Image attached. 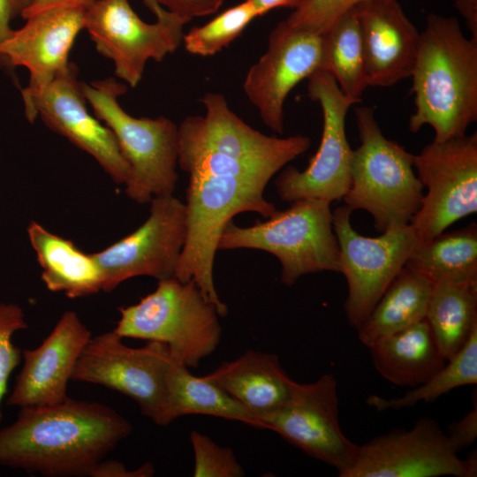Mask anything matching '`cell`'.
I'll list each match as a JSON object with an SVG mask.
<instances>
[{
  "label": "cell",
  "instance_id": "cell-28",
  "mask_svg": "<svg viewBox=\"0 0 477 477\" xmlns=\"http://www.w3.org/2000/svg\"><path fill=\"white\" fill-rule=\"evenodd\" d=\"M425 319L442 354L450 360L477 328V283H434Z\"/></svg>",
  "mask_w": 477,
  "mask_h": 477
},
{
  "label": "cell",
  "instance_id": "cell-35",
  "mask_svg": "<svg viewBox=\"0 0 477 477\" xmlns=\"http://www.w3.org/2000/svg\"><path fill=\"white\" fill-rule=\"evenodd\" d=\"M166 11L186 24L194 18L215 13L223 0H156Z\"/></svg>",
  "mask_w": 477,
  "mask_h": 477
},
{
  "label": "cell",
  "instance_id": "cell-34",
  "mask_svg": "<svg viewBox=\"0 0 477 477\" xmlns=\"http://www.w3.org/2000/svg\"><path fill=\"white\" fill-rule=\"evenodd\" d=\"M367 0H307L284 20L289 26L322 34L343 13Z\"/></svg>",
  "mask_w": 477,
  "mask_h": 477
},
{
  "label": "cell",
  "instance_id": "cell-22",
  "mask_svg": "<svg viewBox=\"0 0 477 477\" xmlns=\"http://www.w3.org/2000/svg\"><path fill=\"white\" fill-rule=\"evenodd\" d=\"M204 377L238 401L257 420L285 403L293 383L276 354L254 350L223 362Z\"/></svg>",
  "mask_w": 477,
  "mask_h": 477
},
{
  "label": "cell",
  "instance_id": "cell-29",
  "mask_svg": "<svg viewBox=\"0 0 477 477\" xmlns=\"http://www.w3.org/2000/svg\"><path fill=\"white\" fill-rule=\"evenodd\" d=\"M323 71L335 79L344 96L354 104L368 87L361 37L353 8L339 16L322 34Z\"/></svg>",
  "mask_w": 477,
  "mask_h": 477
},
{
  "label": "cell",
  "instance_id": "cell-23",
  "mask_svg": "<svg viewBox=\"0 0 477 477\" xmlns=\"http://www.w3.org/2000/svg\"><path fill=\"white\" fill-rule=\"evenodd\" d=\"M369 349L377 372L398 386H420L447 362L426 319L380 339Z\"/></svg>",
  "mask_w": 477,
  "mask_h": 477
},
{
  "label": "cell",
  "instance_id": "cell-14",
  "mask_svg": "<svg viewBox=\"0 0 477 477\" xmlns=\"http://www.w3.org/2000/svg\"><path fill=\"white\" fill-rule=\"evenodd\" d=\"M182 22L172 13L144 22L128 0H95L85 9V27L96 50L110 59L114 73L130 87L141 80L146 64L161 62L180 46Z\"/></svg>",
  "mask_w": 477,
  "mask_h": 477
},
{
  "label": "cell",
  "instance_id": "cell-33",
  "mask_svg": "<svg viewBox=\"0 0 477 477\" xmlns=\"http://www.w3.org/2000/svg\"><path fill=\"white\" fill-rule=\"evenodd\" d=\"M27 327L23 309L13 303H0V424L2 403L10 375L19 364L22 352L12 342L13 335Z\"/></svg>",
  "mask_w": 477,
  "mask_h": 477
},
{
  "label": "cell",
  "instance_id": "cell-32",
  "mask_svg": "<svg viewBox=\"0 0 477 477\" xmlns=\"http://www.w3.org/2000/svg\"><path fill=\"white\" fill-rule=\"evenodd\" d=\"M190 442L193 451L194 477H242L245 471L233 450L216 443L210 437L192 431Z\"/></svg>",
  "mask_w": 477,
  "mask_h": 477
},
{
  "label": "cell",
  "instance_id": "cell-26",
  "mask_svg": "<svg viewBox=\"0 0 477 477\" xmlns=\"http://www.w3.org/2000/svg\"><path fill=\"white\" fill-rule=\"evenodd\" d=\"M405 267L432 284L477 283L476 223L420 241Z\"/></svg>",
  "mask_w": 477,
  "mask_h": 477
},
{
  "label": "cell",
  "instance_id": "cell-18",
  "mask_svg": "<svg viewBox=\"0 0 477 477\" xmlns=\"http://www.w3.org/2000/svg\"><path fill=\"white\" fill-rule=\"evenodd\" d=\"M0 45V63L6 67L24 66L28 85L21 89L25 115L31 123L33 103L69 62V53L85 27V9L54 7L34 13Z\"/></svg>",
  "mask_w": 477,
  "mask_h": 477
},
{
  "label": "cell",
  "instance_id": "cell-41",
  "mask_svg": "<svg viewBox=\"0 0 477 477\" xmlns=\"http://www.w3.org/2000/svg\"><path fill=\"white\" fill-rule=\"evenodd\" d=\"M250 2L260 17L270 11L273 9L279 7H289L297 9L300 7L307 0H247Z\"/></svg>",
  "mask_w": 477,
  "mask_h": 477
},
{
  "label": "cell",
  "instance_id": "cell-10",
  "mask_svg": "<svg viewBox=\"0 0 477 477\" xmlns=\"http://www.w3.org/2000/svg\"><path fill=\"white\" fill-rule=\"evenodd\" d=\"M352 212L346 205L340 206L332 211V219L339 272L348 285L344 311L350 324L358 328L405 266L420 240L411 224L379 237H365L352 226Z\"/></svg>",
  "mask_w": 477,
  "mask_h": 477
},
{
  "label": "cell",
  "instance_id": "cell-39",
  "mask_svg": "<svg viewBox=\"0 0 477 477\" xmlns=\"http://www.w3.org/2000/svg\"><path fill=\"white\" fill-rule=\"evenodd\" d=\"M95 0H34L29 8L23 13V19L38 11L54 7H75L86 9Z\"/></svg>",
  "mask_w": 477,
  "mask_h": 477
},
{
  "label": "cell",
  "instance_id": "cell-20",
  "mask_svg": "<svg viewBox=\"0 0 477 477\" xmlns=\"http://www.w3.org/2000/svg\"><path fill=\"white\" fill-rule=\"evenodd\" d=\"M90 338L91 332L76 312H64L38 347L22 352L23 366L7 405L44 406L67 399L68 382Z\"/></svg>",
  "mask_w": 477,
  "mask_h": 477
},
{
  "label": "cell",
  "instance_id": "cell-37",
  "mask_svg": "<svg viewBox=\"0 0 477 477\" xmlns=\"http://www.w3.org/2000/svg\"><path fill=\"white\" fill-rule=\"evenodd\" d=\"M154 473L155 469L150 463L128 470L120 461L103 459L94 469L91 477H149Z\"/></svg>",
  "mask_w": 477,
  "mask_h": 477
},
{
  "label": "cell",
  "instance_id": "cell-3",
  "mask_svg": "<svg viewBox=\"0 0 477 477\" xmlns=\"http://www.w3.org/2000/svg\"><path fill=\"white\" fill-rule=\"evenodd\" d=\"M271 170L209 167L193 170L186 189V236L175 276L193 280L222 316L228 307L216 292L213 269L220 236L226 224L243 212L268 218L277 210L264 197L276 174Z\"/></svg>",
  "mask_w": 477,
  "mask_h": 477
},
{
  "label": "cell",
  "instance_id": "cell-16",
  "mask_svg": "<svg viewBox=\"0 0 477 477\" xmlns=\"http://www.w3.org/2000/svg\"><path fill=\"white\" fill-rule=\"evenodd\" d=\"M186 236V205L173 194L150 201L148 219L133 232L92 255L102 275V291L129 278L175 276Z\"/></svg>",
  "mask_w": 477,
  "mask_h": 477
},
{
  "label": "cell",
  "instance_id": "cell-7",
  "mask_svg": "<svg viewBox=\"0 0 477 477\" xmlns=\"http://www.w3.org/2000/svg\"><path fill=\"white\" fill-rule=\"evenodd\" d=\"M243 248L276 256L281 264V282L288 286L307 274L339 272L330 202L322 200L291 202L288 208L251 226L230 221L220 236L218 250Z\"/></svg>",
  "mask_w": 477,
  "mask_h": 477
},
{
  "label": "cell",
  "instance_id": "cell-25",
  "mask_svg": "<svg viewBox=\"0 0 477 477\" xmlns=\"http://www.w3.org/2000/svg\"><path fill=\"white\" fill-rule=\"evenodd\" d=\"M432 284L404 267L357 328L360 341L369 348L380 339L424 320Z\"/></svg>",
  "mask_w": 477,
  "mask_h": 477
},
{
  "label": "cell",
  "instance_id": "cell-40",
  "mask_svg": "<svg viewBox=\"0 0 477 477\" xmlns=\"http://www.w3.org/2000/svg\"><path fill=\"white\" fill-rule=\"evenodd\" d=\"M454 6L465 20L471 39L477 42V0H454Z\"/></svg>",
  "mask_w": 477,
  "mask_h": 477
},
{
  "label": "cell",
  "instance_id": "cell-30",
  "mask_svg": "<svg viewBox=\"0 0 477 477\" xmlns=\"http://www.w3.org/2000/svg\"><path fill=\"white\" fill-rule=\"evenodd\" d=\"M477 383V328L466 344L425 383L414 387L404 396L384 398L370 396L367 404L378 411L399 410L421 401L430 402L448 391L464 385Z\"/></svg>",
  "mask_w": 477,
  "mask_h": 477
},
{
  "label": "cell",
  "instance_id": "cell-42",
  "mask_svg": "<svg viewBox=\"0 0 477 477\" xmlns=\"http://www.w3.org/2000/svg\"><path fill=\"white\" fill-rule=\"evenodd\" d=\"M144 4L156 17V19L167 17L170 12L162 7L156 0H143Z\"/></svg>",
  "mask_w": 477,
  "mask_h": 477
},
{
  "label": "cell",
  "instance_id": "cell-8",
  "mask_svg": "<svg viewBox=\"0 0 477 477\" xmlns=\"http://www.w3.org/2000/svg\"><path fill=\"white\" fill-rule=\"evenodd\" d=\"M113 330L89 339L74 367L72 380L99 384L134 400L142 414L155 424L167 421L168 375L173 360L168 347L148 341L125 345Z\"/></svg>",
  "mask_w": 477,
  "mask_h": 477
},
{
  "label": "cell",
  "instance_id": "cell-31",
  "mask_svg": "<svg viewBox=\"0 0 477 477\" xmlns=\"http://www.w3.org/2000/svg\"><path fill=\"white\" fill-rule=\"evenodd\" d=\"M257 17L260 15L254 5L245 0L226 9L203 26L193 27L184 34L182 42L191 54L212 56L233 42Z\"/></svg>",
  "mask_w": 477,
  "mask_h": 477
},
{
  "label": "cell",
  "instance_id": "cell-36",
  "mask_svg": "<svg viewBox=\"0 0 477 477\" xmlns=\"http://www.w3.org/2000/svg\"><path fill=\"white\" fill-rule=\"evenodd\" d=\"M454 449L458 451L472 445L477 437V407L468 412L461 420L450 424L447 435Z\"/></svg>",
  "mask_w": 477,
  "mask_h": 477
},
{
  "label": "cell",
  "instance_id": "cell-4",
  "mask_svg": "<svg viewBox=\"0 0 477 477\" xmlns=\"http://www.w3.org/2000/svg\"><path fill=\"white\" fill-rule=\"evenodd\" d=\"M355 117L360 144L352 150L344 205L368 212L378 231L405 227L424 196L413 168L414 155L383 135L371 107L356 108Z\"/></svg>",
  "mask_w": 477,
  "mask_h": 477
},
{
  "label": "cell",
  "instance_id": "cell-38",
  "mask_svg": "<svg viewBox=\"0 0 477 477\" xmlns=\"http://www.w3.org/2000/svg\"><path fill=\"white\" fill-rule=\"evenodd\" d=\"M34 0H0V45L13 33L11 21L29 8Z\"/></svg>",
  "mask_w": 477,
  "mask_h": 477
},
{
  "label": "cell",
  "instance_id": "cell-9",
  "mask_svg": "<svg viewBox=\"0 0 477 477\" xmlns=\"http://www.w3.org/2000/svg\"><path fill=\"white\" fill-rule=\"evenodd\" d=\"M417 178L427 187L410 224L420 242L477 212V133L433 140L413 155Z\"/></svg>",
  "mask_w": 477,
  "mask_h": 477
},
{
  "label": "cell",
  "instance_id": "cell-13",
  "mask_svg": "<svg viewBox=\"0 0 477 477\" xmlns=\"http://www.w3.org/2000/svg\"><path fill=\"white\" fill-rule=\"evenodd\" d=\"M337 388L333 374L308 383L293 381L285 403L258 420L261 428L277 433L308 456L335 467L340 475L354 463L360 445L340 428Z\"/></svg>",
  "mask_w": 477,
  "mask_h": 477
},
{
  "label": "cell",
  "instance_id": "cell-27",
  "mask_svg": "<svg viewBox=\"0 0 477 477\" xmlns=\"http://www.w3.org/2000/svg\"><path fill=\"white\" fill-rule=\"evenodd\" d=\"M192 414L208 415L260 428L257 419L238 401L204 376L172 361L168 375L167 421Z\"/></svg>",
  "mask_w": 477,
  "mask_h": 477
},
{
  "label": "cell",
  "instance_id": "cell-1",
  "mask_svg": "<svg viewBox=\"0 0 477 477\" xmlns=\"http://www.w3.org/2000/svg\"><path fill=\"white\" fill-rule=\"evenodd\" d=\"M132 424L96 402L67 398L22 407L0 428V466L49 477L90 476L132 433Z\"/></svg>",
  "mask_w": 477,
  "mask_h": 477
},
{
  "label": "cell",
  "instance_id": "cell-5",
  "mask_svg": "<svg viewBox=\"0 0 477 477\" xmlns=\"http://www.w3.org/2000/svg\"><path fill=\"white\" fill-rule=\"evenodd\" d=\"M119 313L114 332L122 338L163 343L171 359L188 368L198 367L221 340L218 309L193 280H159L153 292Z\"/></svg>",
  "mask_w": 477,
  "mask_h": 477
},
{
  "label": "cell",
  "instance_id": "cell-6",
  "mask_svg": "<svg viewBox=\"0 0 477 477\" xmlns=\"http://www.w3.org/2000/svg\"><path fill=\"white\" fill-rule=\"evenodd\" d=\"M95 116L113 132L130 168L125 193L137 203L173 194L178 181V126L165 117H135L119 104L126 86L114 78L82 82Z\"/></svg>",
  "mask_w": 477,
  "mask_h": 477
},
{
  "label": "cell",
  "instance_id": "cell-15",
  "mask_svg": "<svg viewBox=\"0 0 477 477\" xmlns=\"http://www.w3.org/2000/svg\"><path fill=\"white\" fill-rule=\"evenodd\" d=\"M476 452L461 459L439 424L420 419L409 429H396L360 445L358 456L340 477H473Z\"/></svg>",
  "mask_w": 477,
  "mask_h": 477
},
{
  "label": "cell",
  "instance_id": "cell-2",
  "mask_svg": "<svg viewBox=\"0 0 477 477\" xmlns=\"http://www.w3.org/2000/svg\"><path fill=\"white\" fill-rule=\"evenodd\" d=\"M411 77L409 130L429 125L436 141L466 134L477 120V42L465 36L456 18L428 16Z\"/></svg>",
  "mask_w": 477,
  "mask_h": 477
},
{
  "label": "cell",
  "instance_id": "cell-12",
  "mask_svg": "<svg viewBox=\"0 0 477 477\" xmlns=\"http://www.w3.org/2000/svg\"><path fill=\"white\" fill-rule=\"evenodd\" d=\"M204 116H189L178 126V156L210 155L223 160L284 168L305 153L311 140L301 134L265 135L238 117L219 93L204 95Z\"/></svg>",
  "mask_w": 477,
  "mask_h": 477
},
{
  "label": "cell",
  "instance_id": "cell-11",
  "mask_svg": "<svg viewBox=\"0 0 477 477\" xmlns=\"http://www.w3.org/2000/svg\"><path fill=\"white\" fill-rule=\"evenodd\" d=\"M307 80V95L319 103L322 112L321 143L304 170L286 167L276 178L275 186L280 199L290 203L303 199L331 202L343 199L350 186L352 149L346 137L345 119L354 103L326 71L315 72Z\"/></svg>",
  "mask_w": 477,
  "mask_h": 477
},
{
  "label": "cell",
  "instance_id": "cell-17",
  "mask_svg": "<svg viewBox=\"0 0 477 477\" xmlns=\"http://www.w3.org/2000/svg\"><path fill=\"white\" fill-rule=\"evenodd\" d=\"M322 34L280 22L265 53L248 70L243 89L266 126L282 134L285 100L301 80L323 71Z\"/></svg>",
  "mask_w": 477,
  "mask_h": 477
},
{
  "label": "cell",
  "instance_id": "cell-24",
  "mask_svg": "<svg viewBox=\"0 0 477 477\" xmlns=\"http://www.w3.org/2000/svg\"><path fill=\"white\" fill-rule=\"evenodd\" d=\"M27 234L42 269V279L49 291L64 292L72 299L102 291V275L92 254L83 253L72 241L34 221Z\"/></svg>",
  "mask_w": 477,
  "mask_h": 477
},
{
  "label": "cell",
  "instance_id": "cell-21",
  "mask_svg": "<svg viewBox=\"0 0 477 477\" xmlns=\"http://www.w3.org/2000/svg\"><path fill=\"white\" fill-rule=\"evenodd\" d=\"M367 86L387 87L411 77L420 33L398 0H367L353 7Z\"/></svg>",
  "mask_w": 477,
  "mask_h": 477
},
{
  "label": "cell",
  "instance_id": "cell-19",
  "mask_svg": "<svg viewBox=\"0 0 477 477\" xmlns=\"http://www.w3.org/2000/svg\"><path fill=\"white\" fill-rule=\"evenodd\" d=\"M87 103L78 68L70 63L36 97L33 117L92 155L115 183L125 185L129 165L111 130L89 113Z\"/></svg>",
  "mask_w": 477,
  "mask_h": 477
}]
</instances>
